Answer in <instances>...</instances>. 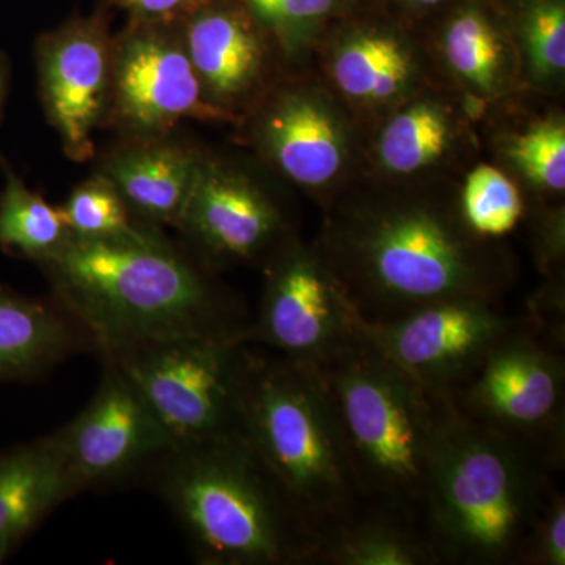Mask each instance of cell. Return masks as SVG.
<instances>
[{
	"mask_svg": "<svg viewBox=\"0 0 565 565\" xmlns=\"http://www.w3.org/2000/svg\"><path fill=\"white\" fill-rule=\"evenodd\" d=\"M96 351L173 338H241L252 319L151 226L120 239L73 236L40 264Z\"/></svg>",
	"mask_w": 565,
	"mask_h": 565,
	"instance_id": "1",
	"label": "cell"
},
{
	"mask_svg": "<svg viewBox=\"0 0 565 565\" xmlns=\"http://www.w3.org/2000/svg\"><path fill=\"white\" fill-rule=\"evenodd\" d=\"M552 468L449 401L427 478L422 530L438 564L523 565L553 492Z\"/></svg>",
	"mask_w": 565,
	"mask_h": 565,
	"instance_id": "2",
	"label": "cell"
},
{
	"mask_svg": "<svg viewBox=\"0 0 565 565\" xmlns=\"http://www.w3.org/2000/svg\"><path fill=\"white\" fill-rule=\"evenodd\" d=\"M364 321H392L456 297L497 300L504 277L449 212L426 203L353 211L322 252Z\"/></svg>",
	"mask_w": 565,
	"mask_h": 565,
	"instance_id": "3",
	"label": "cell"
},
{
	"mask_svg": "<svg viewBox=\"0 0 565 565\" xmlns=\"http://www.w3.org/2000/svg\"><path fill=\"white\" fill-rule=\"evenodd\" d=\"M150 479L200 564H315L318 537L244 434L173 446Z\"/></svg>",
	"mask_w": 565,
	"mask_h": 565,
	"instance_id": "4",
	"label": "cell"
},
{
	"mask_svg": "<svg viewBox=\"0 0 565 565\" xmlns=\"http://www.w3.org/2000/svg\"><path fill=\"white\" fill-rule=\"evenodd\" d=\"M318 370L363 511L422 527L448 397L427 392L364 338Z\"/></svg>",
	"mask_w": 565,
	"mask_h": 565,
	"instance_id": "5",
	"label": "cell"
},
{
	"mask_svg": "<svg viewBox=\"0 0 565 565\" xmlns=\"http://www.w3.org/2000/svg\"><path fill=\"white\" fill-rule=\"evenodd\" d=\"M243 434L318 537L319 548L363 511L318 367L252 352Z\"/></svg>",
	"mask_w": 565,
	"mask_h": 565,
	"instance_id": "6",
	"label": "cell"
},
{
	"mask_svg": "<svg viewBox=\"0 0 565 565\" xmlns=\"http://www.w3.org/2000/svg\"><path fill=\"white\" fill-rule=\"evenodd\" d=\"M252 352L241 338L191 337L102 355L137 386L177 446L243 434Z\"/></svg>",
	"mask_w": 565,
	"mask_h": 565,
	"instance_id": "7",
	"label": "cell"
},
{
	"mask_svg": "<svg viewBox=\"0 0 565 565\" xmlns=\"http://www.w3.org/2000/svg\"><path fill=\"white\" fill-rule=\"evenodd\" d=\"M563 351L525 316L449 401L467 418L525 446L553 471L563 470Z\"/></svg>",
	"mask_w": 565,
	"mask_h": 565,
	"instance_id": "8",
	"label": "cell"
},
{
	"mask_svg": "<svg viewBox=\"0 0 565 565\" xmlns=\"http://www.w3.org/2000/svg\"><path fill=\"white\" fill-rule=\"evenodd\" d=\"M364 322L323 253L282 241L270 256L248 344L322 367L363 340Z\"/></svg>",
	"mask_w": 565,
	"mask_h": 565,
	"instance_id": "9",
	"label": "cell"
},
{
	"mask_svg": "<svg viewBox=\"0 0 565 565\" xmlns=\"http://www.w3.org/2000/svg\"><path fill=\"white\" fill-rule=\"evenodd\" d=\"M522 321L497 300L456 297L392 321L364 322L363 338L427 392L449 399Z\"/></svg>",
	"mask_w": 565,
	"mask_h": 565,
	"instance_id": "10",
	"label": "cell"
},
{
	"mask_svg": "<svg viewBox=\"0 0 565 565\" xmlns=\"http://www.w3.org/2000/svg\"><path fill=\"white\" fill-rule=\"evenodd\" d=\"M52 435L74 494L151 475L174 446L137 386L109 360L87 407Z\"/></svg>",
	"mask_w": 565,
	"mask_h": 565,
	"instance_id": "11",
	"label": "cell"
},
{
	"mask_svg": "<svg viewBox=\"0 0 565 565\" xmlns=\"http://www.w3.org/2000/svg\"><path fill=\"white\" fill-rule=\"evenodd\" d=\"M109 104L129 132L158 137L184 120H222L207 99L184 41L156 28H137L111 46Z\"/></svg>",
	"mask_w": 565,
	"mask_h": 565,
	"instance_id": "12",
	"label": "cell"
},
{
	"mask_svg": "<svg viewBox=\"0 0 565 565\" xmlns=\"http://www.w3.org/2000/svg\"><path fill=\"white\" fill-rule=\"evenodd\" d=\"M40 95L66 154L85 161L109 104L111 44L99 22L77 20L36 44Z\"/></svg>",
	"mask_w": 565,
	"mask_h": 565,
	"instance_id": "13",
	"label": "cell"
},
{
	"mask_svg": "<svg viewBox=\"0 0 565 565\" xmlns=\"http://www.w3.org/2000/svg\"><path fill=\"white\" fill-rule=\"evenodd\" d=\"M178 228L215 262H252L285 241L280 211L266 193L204 161Z\"/></svg>",
	"mask_w": 565,
	"mask_h": 565,
	"instance_id": "14",
	"label": "cell"
},
{
	"mask_svg": "<svg viewBox=\"0 0 565 565\" xmlns=\"http://www.w3.org/2000/svg\"><path fill=\"white\" fill-rule=\"evenodd\" d=\"M259 136L275 166L297 184L321 188L343 169V128L313 96L289 93L278 98L264 114Z\"/></svg>",
	"mask_w": 565,
	"mask_h": 565,
	"instance_id": "15",
	"label": "cell"
},
{
	"mask_svg": "<svg viewBox=\"0 0 565 565\" xmlns=\"http://www.w3.org/2000/svg\"><path fill=\"white\" fill-rule=\"evenodd\" d=\"M87 349L92 338L57 300L0 285V382L33 381Z\"/></svg>",
	"mask_w": 565,
	"mask_h": 565,
	"instance_id": "16",
	"label": "cell"
},
{
	"mask_svg": "<svg viewBox=\"0 0 565 565\" xmlns=\"http://www.w3.org/2000/svg\"><path fill=\"white\" fill-rule=\"evenodd\" d=\"M147 139L111 154L103 177L145 225L178 226L202 159L180 143Z\"/></svg>",
	"mask_w": 565,
	"mask_h": 565,
	"instance_id": "17",
	"label": "cell"
},
{
	"mask_svg": "<svg viewBox=\"0 0 565 565\" xmlns=\"http://www.w3.org/2000/svg\"><path fill=\"white\" fill-rule=\"evenodd\" d=\"M73 497L54 435L0 456V563Z\"/></svg>",
	"mask_w": 565,
	"mask_h": 565,
	"instance_id": "18",
	"label": "cell"
},
{
	"mask_svg": "<svg viewBox=\"0 0 565 565\" xmlns=\"http://www.w3.org/2000/svg\"><path fill=\"white\" fill-rule=\"evenodd\" d=\"M184 46L215 106L247 95L262 79V41L237 14L222 10L196 14L185 29Z\"/></svg>",
	"mask_w": 565,
	"mask_h": 565,
	"instance_id": "19",
	"label": "cell"
},
{
	"mask_svg": "<svg viewBox=\"0 0 565 565\" xmlns=\"http://www.w3.org/2000/svg\"><path fill=\"white\" fill-rule=\"evenodd\" d=\"M315 564H438L422 527L393 516L362 511L322 542Z\"/></svg>",
	"mask_w": 565,
	"mask_h": 565,
	"instance_id": "20",
	"label": "cell"
},
{
	"mask_svg": "<svg viewBox=\"0 0 565 565\" xmlns=\"http://www.w3.org/2000/svg\"><path fill=\"white\" fill-rule=\"evenodd\" d=\"M332 68L341 92L367 104L392 102L415 77L414 55L386 33H360L344 41L334 54Z\"/></svg>",
	"mask_w": 565,
	"mask_h": 565,
	"instance_id": "21",
	"label": "cell"
},
{
	"mask_svg": "<svg viewBox=\"0 0 565 565\" xmlns=\"http://www.w3.org/2000/svg\"><path fill=\"white\" fill-rule=\"evenodd\" d=\"M6 188L0 192V248L43 264L68 243L71 234L61 207L32 192L2 161Z\"/></svg>",
	"mask_w": 565,
	"mask_h": 565,
	"instance_id": "22",
	"label": "cell"
},
{
	"mask_svg": "<svg viewBox=\"0 0 565 565\" xmlns=\"http://www.w3.org/2000/svg\"><path fill=\"white\" fill-rule=\"evenodd\" d=\"M451 141L448 111L435 103H416L385 126L379 139V159L392 173H416L440 161Z\"/></svg>",
	"mask_w": 565,
	"mask_h": 565,
	"instance_id": "23",
	"label": "cell"
},
{
	"mask_svg": "<svg viewBox=\"0 0 565 565\" xmlns=\"http://www.w3.org/2000/svg\"><path fill=\"white\" fill-rule=\"evenodd\" d=\"M446 62L473 90L494 95L508 76V51L497 28L476 10L457 14L445 33Z\"/></svg>",
	"mask_w": 565,
	"mask_h": 565,
	"instance_id": "24",
	"label": "cell"
},
{
	"mask_svg": "<svg viewBox=\"0 0 565 565\" xmlns=\"http://www.w3.org/2000/svg\"><path fill=\"white\" fill-rule=\"evenodd\" d=\"M61 210L71 234L82 239H120L150 226L134 218L128 204L103 174L74 189Z\"/></svg>",
	"mask_w": 565,
	"mask_h": 565,
	"instance_id": "25",
	"label": "cell"
},
{
	"mask_svg": "<svg viewBox=\"0 0 565 565\" xmlns=\"http://www.w3.org/2000/svg\"><path fill=\"white\" fill-rule=\"evenodd\" d=\"M463 221L475 236L500 237L511 233L523 215L519 189L493 167L481 166L465 182Z\"/></svg>",
	"mask_w": 565,
	"mask_h": 565,
	"instance_id": "26",
	"label": "cell"
},
{
	"mask_svg": "<svg viewBox=\"0 0 565 565\" xmlns=\"http://www.w3.org/2000/svg\"><path fill=\"white\" fill-rule=\"evenodd\" d=\"M509 158L527 180L545 191L565 189V126L563 121L537 122L509 148Z\"/></svg>",
	"mask_w": 565,
	"mask_h": 565,
	"instance_id": "27",
	"label": "cell"
},
{
	"mask_svg": "<svg viewBox=\"0 0 565 565\" xmlns=\"http://www.w3.org/2000/svg\"><path fill=\"white\" fill-rule=\"evenodd\" d=\"M525 41L531 66L544 77L565 70V9L559 0H541L527 11Z\"/></svg>",
	"mask_w": 565,
	"mask_h": 565,
	"instance_id": "28",
	"label": "cell"
},
{
	"mask_svg": "<svg viewBox=\"0 0 565 565\" xmlns=\"http://www.w3.org/2000/svg\"><path fill=\"white\" fill-rule=\"evenodd\" d=\"M565 564V498L556 489L527 539L523 565Z\"/></svg>",
	"mask_w": 565,
	"mask_h": 565,
	"instance_id": "29",
	"label": "cell"
},
{
	"mask_svg": "<svg viewBox=\"0 0 565 565\" xmlns=\"http://www.w3.org/2000/svg\"><path fill=\"white\" fill-rule=\"evenodd\" d=\"M252 10L280 32H292L329 13L334 0H247Z\"/></svg>",
	"mask_w": 565,
	"mask_h": 565,
	"instance_id": "30",
	"label": "cell"
},
{
	"mask_svg": "<svg viewBox=\"0 0 565 565\" xmlns=\"http://www.w3.org/2000/svg\"><path fill=\"white\" fill-rule=\"evenodd\" d=\"M120 6L139 17L140 20L154 22L166 21L181 13L192 0H117Z\"/></svg>",
	"mask_w": 565,
	"mask_h": 565,
	"instance_id": "31",
	"label": "cell"
},
{
	"mask_svg": "<svg viewBox=\"0 0 565 565\" xmlns=\"http://www.w3.org/2000/svg\"><path fill=\"white\" fill-rule=\"evenodd\" d=\"M10 68L6 55L0 52V118H2L3 104L9 92Z\"/></svg>",
	"mask_w": 565,
	"mask_h": 565,
	"instance_id": "32",
	"label": "cell"
},
{
	"mask_svg": "<svg viewBox=\"0 0 565 565\" xmlns=\"http://www.w3.org/2000/svg\"><path fill=\"white\" fill-rule=\"evenodd\" d=\"M412 3H418V6H435V3L440 2V0H408Z\"/></svg>",
	"mask_w": 565,
	"mask_h": 565,
	"instance_id": "33",
	"label": "cell"
}]
</instances>
